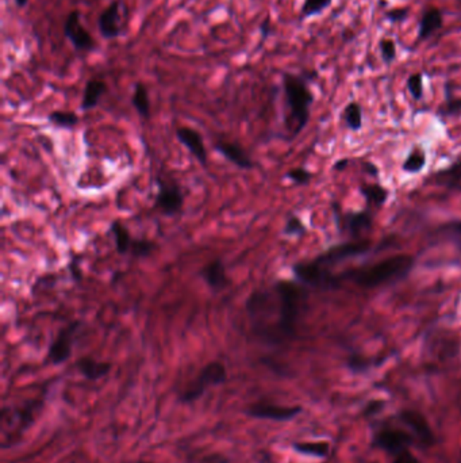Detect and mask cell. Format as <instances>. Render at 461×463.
Listing matches in <instances>:
<instances>
[{
    "mask_svg": "<svg viewBox=\"0 0 461 463\" xmlns=\"http://www.w3.org/2000/svg\"><path fill=\"white\" fill-rule=\"evenodd\" d=\"M76 367L80 371L82 377L88 380H100V378L106 377L111 370V364L109 362H98L90 356L80 358L76 362Z\"/></svg>",
    "mask_w": 461,
    "mask_h": 463,
    "instance_id": "18",
    "label": "cell"
},
{
    "mask_svg": "<svg viewBox=\"0 0 461 463\" xmlns=\"http://www.w3.org/2000/svg\"><path fill=\"white\" fill-rule=\"evenodd\" d=\"M176 137L181 145H184L185 148L188 149V152L198 160L199 164L206 168L207 162H209V156H207V150L204 147L202 134L192 128L181 126L176 131Z\"/></svg>",
    "mask_w": 461,
    "mask_h": 463,
    "instance_id": "11",
    "label": "cell"
},
{
    "mask_svg": "<svg viewBox=\"0 0 461 463\" xmlns=\"http://www.w3.org/2000/svg\"><path fill=\"white\" fill-rule=\"evenodd\" d=\"M294 448L300 454L318 457V458L328 457L330 451V446L326 442H303V443H297Z\"/></svg>",
    "mask_w": 461,
    "mask_h": 463,
    "instance_id": "23",
    "label": "cell"
},
{
    "mask_svg": "<svg viewBox=\"0 0 461 463\" xmlns=\"http://www.w3.org/2000/svg\"><path fill=\"white\" fill-rule=\"evenodd\" d=\"M69 271L72 274V278L75 282H80L82 279V271L80 268V259L79 256H75L69 263Z\"/></svg>",
    "mask_w": 461,
    "mask_h": 463,
    "instance_id": "33",
    "label": "cell"
},
{
    "mask_svg": "<svg viewBox=\"0 0 461 463\" xmlns=\"http://www.w3.org/2000/svg\"><path fill=\"white\" fill-rule=\"evenodd\" d=\"M123 13L125 4L122 0H113L98 17L97 26L100 37L106 41H113L123 32Z\"/></svg>",
    "mask_w": 461,
    "mask_h": 463,
    "instance_id": "7",
    "label": "cell"
},
{
    "mask_svg": "<svg viewBox=\"0 0 461 463\" xmlns=\"http://www.w3.org/2000/svg\"><path fill=\"white\" fill-rule=\"evenodd\" d=\"M362 193L367 200L372 202L374 205H381L386 202L387 198V191L378 184H371V186H364L362 188Z\"/></svg>",
    "mask_w": 461,
    "mask_h": 463,
    "instance_id": "27",
    "label": "cell"
},
{
    "mask_svg": "<svg viewBox=\"0 0 461 463\" xmlns=\"http://www.w3.org/2000/svg\"><path fill=\"white\" fill-rule=\"evenodd\" d=\"M183 205L184 194L181 191L180 186L175 182H165L161 178H159L156 208L166 217H173L180 213Z\"/></svg>",
    "mask_w": 461,
    "mask_h": 463,
    "instance_id": "8",
    "label": "cell"
},
{
    "mask_svg": "<svg viewBox=\"0 0 461 463\" xmlns=\"http://www.w3.org/2000/svg\"><path fill=\"white\" fill-rule=\"evenodd\" d=\"M412 265V258L398 256L381 262L379 265L359 271H352L349 278L360 286H378L381 283L403 277Z\"/></svg>",
    "mask_w": 461,
    "mask_h": 463,
    "instance_id": "3",
    "label": "cell"
},
{
    "mask_svg": "<svg viewBox=\"0 0 461 463\" xmlns=\"http://www.w3.org/2000/svg\"><path fill=\"white\" fill-rule=\"evenodd\" d=\"M426 163V157H425V153L419 149H415L414 152H412L409 155V157L406 159L405 164H403V168L407 171V172H418L422 169V167L425 166Z\"/></svg>",
    "mask_w": 461,
    "mask_h": 463,
    "instance_id": "28",
    "label": "cell"
},
{
    "mask_svg": "<svg viewBox=\"0 0 461 463\" xmlns=\"http://www.w3.org/2000/svg\"><path fill=\"white\" fill-rule=\"evenodd\" d=\"M82 321H72L64 328H61L54 337V340L50 344L49 351H48V361L50 363L59 364L66 363V361L72 355L73 344L76 340V335L80 331Z\"/></svg>",
    "mask_w": 461,
    "mask_h": 463,
    "instance_id": "6",
    "label": "cell"
},
{
    "mask_svg": "<svg viewBox=\"0 0 461 463\" xmlns=\"http://www.w3.org/2000/svg\"><path fill=\"white\" fill-rule=\"evenodd\" d=\"M300 412H302L300 407H281V405L265 404V402L253 404L247 409V414L254 419H266V420H276V421L291 420Z\"/></svg>",
    "mask_w": 461,
    "mask_h": 463,
    "instance_id": "9",
    "label": "cell"
},
{
    "mask_svg": "<svg viewBox=\"0 0 461 463\" xmlns=\"http://www.w3.org/2000/svg\"><path fill=\"white\" fill-rule=\"evenodd\" d=\"M107 83L102 79H90L82 90V103L80 109L82 112H90L98 107L102 98L107 94Z\"/></svg>",
    "mask_w": 461,
    "mask_h": 463,
    "instance_id": "16",
    "label": "cell"
},
{
    "mask_svg": "<svg viewBox=\"0 0 461 463\" xmlns=\"http://www.w3.org/2000/svg\"><path fill=\"white\" fill-rule=\"evenodd\" d=\"M380 53H381L383 60H384L387 64L393 63L396 57L395 42H394L393 40H388V38L381 40V41H380Z\"/></svg>",
    "mask_w": 461,
    "mask_h": 463,
    "instance_id": "30",
    "label": "cell"
},
{
    "mask_svg": "<svg viewBox=\"0 0 461 463\" xmlns=\"http://www.w3.org/2000/svg\"><path fill=\"white\" fill-rule=\"evenodd\" d=\"M400 419L403 420V423L406 426H409L412 428V432L415 433L417 439L424 445V446H433L436 439L433 435V431L429 426L428 420L417 411H403L400 414Z\"/></svg>",
    "mask_w": 461,
    "mask_h": 463,
    "instance_id": "14",
    "label": "cell"
},
{
    "mask_svg": "<svg viewBox=\"0 0 461 463\" xmlns=\"http://www.w3.org/2000/svg\"><path fill=\"white\" fill-rule=\"evenodd\" d=\"M156 249V243L147 239H134L130 248V256L137 259H144L152 255V252Z\"/></svg>",
    "mask_w": 461,
    "mask_h": 463,
    "instance_id": "25",
    "label": "cell"
},
{
    "mask_svg": "<svg viewBox=\"0 0 461 463\" xmlns=\"http://www.w3.org/2000/svg\"><path fill=\"white\" fill-rule=\"evenodd\" d=\"M200 463H229L228 458H225L223 455L221 454H211V455H207L204 457Z\"/></svg>",
    "mask_w": 461,
    "mask_h": 463,
    "instance_id": "36",
    "label": "cell"
},
{
    "mask_svg": "<svg viewBox=\"0 0 461 463\" xmlns=\"http://www.w3.org/2000/svg\"><path fill=\"white\" fill-rule=\"evenodd\" d=\"M48 121L53 126L60 129H73L79 124V116L73 112H66V110H54L49 113Z\"/></svg>",
    "mask_w": 461,
    "mask_h": 463,
    "instance_id": "21",
    "label": "cell"
},
{
    "mask_svg": "<svg viewBox=\"0 0 461 463\" xmlns=\"http://www.w3.org/2000/svg\"><path fill=\"white\" fill-rule=\"evenodd\" d=\"M346 228L353 236L360 234L362 232L368 231L372 227V217L368 213H353L344 218Z\"/></svg>",
    "mask_w": 461,
    "mask_h": 463,
    "instance_id": "22",
    "label": "cell"
},
{
    "mask_svg": "<svg viewBox=\"0 0 461 463\" xmlns=\"http://www.w3.org/2000/svg\"><path fill=\"white\" fill-rule=\"evenodd\" d=\"M215 150L221 153L228 162H230L233 166L240 168V169H253L254 168V162L249 156L245 149L242 148L237 143H230V141H218L214 145Z\"/></svg>",
    "mask_w": 461,
    "mask_h": 463,
    "instance_id": "13",
    "label": "cell"
},
{
    "mask_svg": "<svg viewBox=\"0 0 461 463\" xmlns=\"http://www.w3.org/2000/svg\"><path fill=\"white\" fill-rule=\"evenodd\" d=\"M199 277L214 291H221L229 286L226 267L221 259H214L210 263L203 265L199 271Z\"/></svg>",
    "mask_w": 461,
    "mask_h": 463,
    "instance_id": "15",
    "label": "cell"
},
{
    "mask_svg": "<svg viewBox=\"0 0 461 463\" xmlns=\"http://www.w3.org/2000/svg\"><path fill=\"white\" fill-rule=\"evenodd\" d=\"M226 380H228L226 367L216 361L210 362L200 370L198 378L187 387V390L181 395L180 399L183 402L197 401L199 397H202L204 395V392L209 387L218 386V385L226 382Z\"/></svg>",
    "mask_w": 461,
    "mask_h": 463,
    "instance_id": "4",
    "label": "cell"
},
{
    "mask_svg": "<svg viewBox=\"0 0 461 463\" xmlns=\"http://www.w3.org/2000/svg\"><path fill=\"white\" fill-rule=\"evenodd\" d=\"M63 34L76 52H95L97 41L90 30L82 25V11L72 10L63 23Z\"/></svg>",
    "mask_w": 461,
    "mask_h": 463,
    "instance_id": "5",
    "label": "cell"
},
{
    "mask_svg": "<svg viewBox=\"0 0 461 463\" xmlns=\"http://www.w3.org/2000/svg\"><path fill=\"white\" fill-rule=\"evenodd\" d=\"M303 294L293 282H278L272 289L253 291L245 302L253 333L268 344L295 336Z\"/></svg>",
    "mask_w": 461,
    "mask_h": 463,
    "instance_id": "1",
    "label": "cell"
},
{
    "mask_svg": "<svg viewBox=\"0 0 461 463\" xmlns=\"http://www.w3.org/2000/svg\"><path fill=\"white\" fill-rule=\"evenodd\" d=\"M369 246L367 243H362V244H345V246H338L334 248L329 249L328 252L322 253L321 256L315 258L310 263L318 267V268H326L329 265H336L340 260H344L348 258L356 256V255H362L365 251H368Z\"/></svg>",
    "mask_w": 461,
    "mask_h": 463,
    "instance_id": "10",
    "label": "cell"
},
{
    "mask_svg": "<svg viewBox=\"0 0 461 463\" xmlns=\"http://www.w3.org/2000/svg\"><path fill=\"white\" fill-rule=\"evenodd\" d=\"M281 84L285 98V106L288 109V128L291 137H297L302 132L309 119L310 109L313 104V92L310 91L306 80L291 72H285L281 76Z\"/></svg>",
    "mask_w": 461,
    "mask_h": 463,
    "instance_id": "2",
    "label": "cell"
},
{
    "mask_svg": "<svg viewBox=\"0 0 461 463\" xmlns=\"http://www.w3.org/2000/svg\"><path fill=\"white\" fill-rule=\"evenodd\" d=\"M344 119L352 131H359L362 125V107L355 102L349 103L344 110Z\"/></svg>",
    "mask_w": 461,
    "mask_h": 463,
    "instance_id": "24",
    "label": "cell"
},
{
    "mask_svg": "<svg viewBox=\"0 0 461 463\" xmlns=\"http://www.w3.org/2000/svg\"><path fill=\"white\" fill-rule=\"evenodd\" d=\"M109 232L111 233V236L114 239L116 252L119 255H129L130 248H132L133 240H134L129 229L119 220H116L111 222Z\"/></svg>",
    "mask_w": 461,
    "mask_h": 463,
    "instance_id": "19",
    "label": "cell"
},
{
    "mask_svg": "<svg viewBox=\"0 0 461 463\" xmlns=\"http://www.w3.org/2000/svg\"><path fill=\"white\" fill-rule=\"evenodd\" d=\"M443 23H444V18H443V13L440 8L431 7L426 10L422 14V17L419 19V25H418L419 41L428 40L429 37H431L437 30H440L443 28Z\"/></svg>",
    "mask_w": 461,
    "mask_h": 463,
    "instance_id": "17",
    "label": "cell"
},
{
    "mask_svg": "<svg viewBox=\"0 0 461 463\" xmlns=\"http://www.w3.org/2000/svg\"><path fill=\"white\" fill-rule=\"evenodd\" d=\"M407 88L414 100H419L424 95V80L419 73H412L407 79Z\"/></svg>",
    "mask_w": 461,
    "mask_h": 463,
    "instance_id": "29",
    "label": "cell"
},
{
    "mask_svg": "<svg viewBox=\"0 0 461 463\" xmlns=\"http://www.w3.org/2000/svg\"><path fill=\"white\" fill-rule=\"evenodd\" d=\"M394 463H421L414 455H412V452L409 451V450H405V451H402V452H399L398 455H396L395 461H394Z\"/></svg>",
    "mask_w": 461,
    "mask_h": 463,
    "instance_id": "35",
    "label": "cell"
},
{
    "mask_svg": "<svg viewBox=\"0 0 461 463\" xmlns=\"http://www.w3.org/2000/svg\"><path fill=\"white\" fill-rule=\"evenodd\" d=\"M331 4V0H305L302 6V16L309 18L321 14Z\"/></svg>",
    "mask_w": 461,
    "mask_h": 463,
    "instance_id": "26",
    "label": "cell"
},
{
    "mask_svg": "<svg viewBox=\"0 0 461 463\" xmlns=\"http://www.w3.org/2000/svg\"><path fill=\"white\" fill-rule=\"evenodd\" d=\"M374 445L381 450L395 454L407 450L412 445V438L407 432L400 430H383L375 436Z\"/></svg>",
    "mask_w": 461,
    "mask_h": 463,
    "instance_id": "12",
    "label": "cell"
},
{
    "mask_svg": "<svg viewBox=\"0 0 461 463\" xmlns=\"http://www.w3.org/2000/svg\"><path fill=\"white\" fill-rule=\"evenodd\" d=\"M285 176L290 181L297 183V184H307V183L310 182V179H312V174L307 169H305V168L291 169V171L287 172Z\"/></svg>",
    "mask_w": 461,
    "mask_h": 463,
    "instance_id": "32",
    "label": "cell"
},
{
    "mask_svg": "<svg viewBox=\"0 0 461 463\" xmlns=\"http://www.w3.org/2000/svg\"><path fill=\"white\" fill-rule=\"evenodd\" d=\"M132 104L135 109L137 114L149 119L150 118V98H149V91L147 85L141 82H137L134 84V90L132 94Z\"/></svg>",
    "mask_w": 461,
    "mask_h": 463,
    "instance_id": "20",
    "label": "cell"
},
{
    "mask_svg": "<svg viewBox=\"0 0 461 463\" xmlns=\"http://www.w3.org/2000/svg\"><path fill=\"white\" fill-rule=\"evenodd\" d=\"M305 232H306V227L297 217H290L283 229V233L287 236H302Z\"/></svg>",
    "mask_w": 461,
    "mask_h": 463,
    "instance_id": "31",
    "label": "cell"
},
{
    "mask_svg": "<svg viewBox=\"0 0 461 463\" xmlns=\"http://www.w3.org/2000/svg\"><path fill=\"white\" fill-rule=\"evenodd\" d=\"M30 0H14V4L18 8H25L29 4Z\"/></svg>",
    "mask_w": 461,
    "mask_h": 463,
    "instance_id": "38",
    "label": "cell"
},
{
    "mask_svg": "<svg viewBox=\"0 0 461 463\" xmlns=\"http://www.w3.org/2000/svg\"><path fill=\"white\" fill-rule=\"evenodd\" d=\"M407 14H409V10L407 8H394L391 11L387 13V18L391 20V22H402L407 18Z\"/></svg>",
    "mask_w": 461,
    "mask_h": 463,
    "instance_id": "34",
    "label": "cell"
},
{
    "mask_svg": "<svg viewBox=\"0 0 461 463\" xmlns=\"http://www.w3.org/2000/svg\"><path fill=\"white\" fill-rule=\"evenodd\" d=\"M271 33V22L269 19L266 18L265 20H263V23L260 25V34H262V40H266V37Z\"/></svg>",
    "mask_w": 461,
    "mask_h": 463,
    "instance_id": "37",
    "label": "cell"
}]
</instances>
